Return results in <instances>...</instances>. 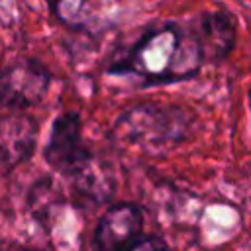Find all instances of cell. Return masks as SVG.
<instances>
[{
  "mask_svg": "<svg viewBox=\"0 0 251 251\" xmlns=\"http://www.w3.org/2000/svg\"><path fill=\"white\" fill-rule=\"evenodd\" d=\"M122 251H169V245L161 235H143Z\"/></svg>",
  "mask_w": 251,
  "mask_h": 251,
  "instance_id": "10",
  "label": "cell"
},
{
  "mask_svg": "<svg viewBox=\"0 0 251 251\" xmlns=\"http://www.w3.org/2000/svg\"><path fill=\"white\" fill-rule=\"evenodd\" d=\"M71 180H73V194H75L76 206H86V204L98 206L114 194L108 175L98 169L94 159L75 176H71Z\"/></svg>",
  "mask_w": 251,
  "mask_h": 251,
  "instance_id": "8",
  "label": "cell"
},
{
  "mask_svg": "<svg viewBox=\"0 0 251 251\" xmlns=\"http://www.w3.org/2000/svg\"><path fill=\"white\" fill-rule=\"evenodd\" d=\"M43 157L53 171L69 178L94 159L92 151L82 139V120L76 112H65L55 118Z\"/></svg>",
  "mask_w": 251,
  "mask_h": 251,
  "instance_id": "3",
  "label": "cell"
},
{
  "mask_svg": "<svg viewBox=\"0 0 251 251\" xmlns=\"http://www.w3.org/2000/svg\"><path fill=\"white\" fill-rule=\"evenodd\" d=\"M198 41L200 49L204 55V63L220 65L224 63L237 41V25L235 20L229 12L226 10H216V12H204L200 16V25H198Z\"/></svg>",
  "mask_w": 251,
  "mask_h": 251,
  "instance_id": "7",
  "label": "cell"
},
{
  "mask_svg": "<svg viewBox=\"0 0 251 251\" xmlns=\"http://www.w3.org/2000/svg\"><path fill=\"white\" fill-rule=\"evenodd\" d=\"M51 84L49 69L35 59H18L0 73V108L24 112L39 104Z\"/></svg>",
  "mask_w": 251,
  "mask_h": 251,
  "instance_id": "4",
  "label": "cell"
},
{
  "mask_svg": "<svg viewBox=\"0 0 251 251\" xmlns=\"http://www.w3.org/2000/svg\"><path fill=\"white\" fill-rule=\"evenodd\" d=\"M247 100H249V110H251V88H249V94H247Z\"/></svg>",
  "mask_w": 251,
  "mask_h": 251,
  "instance_id": "12",
  "label": "cell"
},
{
  "mask_svg": "<svg viewBox=\"0 0 251 251\" xmlns=\"http://www.w3.org/2000/svg\"><path fill=\"white\" fill-rule=\"evenodd\" d=\"M204 65L196 31L178 22H159L114 53L106 65L108 75L133 76L143 86H161L190 80Z\"/></svg>",
  "mask_w": 251,
  "mask_h": 251,
  "instance_id": "1",
  "label": "cell"
},
{
  "mask_svg": "<svg viewBox=\"0 0 251 251\" xmlns=\"http://www.w3.org/2000/svg\"><path fill=\"white\" fill-rule=\"evenodd\" d=\"M37 122L25 112L0 116V173H10L27 161L35 149Z\"/></svg>",
  "mask_w": 251,
  "mask_h": 251,
  "instance_id": "6",
  "label": "cell"
},
{
  "mask_svg": "<svg viewBox=\"0 0 251 251\" xmlns=\"http://www.w3.org/2000/svg\"><path fill=\"white\" fill-rule=\"evenodd\" d=\"M143 231L141 208L133 202L110 206L98 220L92 231V251H122L135 243Z\"/></svg>",
  "mask_w": 251,
  "mask_h": 251,
  "instance_id": "5",
  "label": "cell"
},
{
  "mask_svg": "<svg viewBox=\"0 0 251 251\" xmlns=\"http://www.w3.org/2000/svg\"><path fill=\"white\" fill-rule=\"evenodd\" d=\"M20 251H43V249H33V247H24V249H20Z\"/></svg>",
  "mask_w": 251,
  "mask_h": 251,
  "instance_id": "11",
  "label": "cell"
},
{
  "mask_svg": "<svg viewBox=\"0 0 251 251\" xmlns=\"http://www.w3.org/2000/svg\"><path fill=\"white\" fill-rule=\"evenodd\" d=\"M63 202V196L59 192V186L47 176V178H41L37 180L31 190H29V198H27V204H29V210L33 214V218L41 224H45L53 210L57 206H61Z\"/></svg>",
  "mask_w": 251,
  "mask_h": 251,
  "instance_id": "9",
  "label": "cell"
},
{
  "mask_svg": "<svg viewBox=\"0 0 251 251\" xmlns=\"http://www.w3.org/2000/svg\"><path fill=\"white\" fill-rule=\"evenodd\" d=\"M190 133V116L178 106L155 102L135 104L120 114L114 124V135L127 145L147 151H159L182 143Z\"/></svg>",
  "mask_w": 251,
  "mask_h": 251,
  "instance_id": "2",
  "label": "cell"
}]
</instances>
